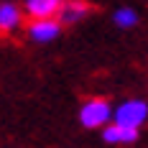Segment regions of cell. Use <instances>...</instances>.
<instances>
[{"label":"cell","instance_id":"obj_1","mask_svg":"<svg viewBox=\"0 0 148 148\" xmlns=\"http://www.w3.org/2000/svg\"><path fill=\"white\" fill-rule=\"evenodd\" d=\"M110 123H118L125 128H135L140 130L148 123V102L140 97H130L125 102H120L118 107H112V120Z\"/></svg>","mask_w":148,"mask_h":148},{"label":"cell","instance_id":"obj_2","mask_svg":"<svg viewBox=\"0 0 148 148\" xmlns=\"http://www.w3.org/2000/svg\"><path fill=\"white\" fill-rule=\"evenodd\" d=\"M110 120H112V105L107 100H102V97L84 100L82 107H79V123L84 128H89V130H100Z\"/></svg>","mask_w":148,"mask_h":148},{"label":"cell","instance_id":"obj_3","mask_svg":"<svg viewBox=\"0 0 148 148\" xmlns=\"http://www.w3.org/2000/svg\"><path fill=\"white\" fill-rule=\"evenodd\" d=\"M28 38L33 44H51V41H56L61 36V23L56 18H33L28 23Z\"/></svg>","mask_w":148,"mask_h":148},{"label":"cell","instance_id":"obj_4","mask_svg":"<svg viewBox=\"0 0 148 148\" xmlns=\"http://www.w3.org/2000/svg\"><path fill=\"white\" fill-rule=\"evenodd\" d=\"M89 13H92V5H89L87 0H64L59 13H56V21H59L61 26H77Z\"/></svg>","mask_w":148,"mask_h":148},{"label":"cell","instance_id":"obj_5","mask_svg":"<svg viewBox=\"0 0 148 148\" xmlns=\"http://www.w3.org/2000/svg\"><path fill=\"white\" fill-rule=\"evenodd\" d=\"M102 130V140L110 143V146H130L140 138V130L135 128H125V125H118V123H107Z\"/></svg>","mask_w":148,"mask_h":148},{"label":"cell","instance_id":"obj_6","mask_svg":"<svg viewBox=\"0 0 148 148\" xmlns=\"http://www.w3.org/2000/svg\"><path fill=\"white\" fill-rule=\"evenodd\" d=\"M23 26V10L18 3L3 0L0 3V33H15Z\"/></svg>","mask_w":148,"mask_h":148},{"label":"cell","instance_id":"obj_7","mask_svg":"<svg viewBox=\"0 0 148 148\" xmlns=\"http://www.w3.org/2000/svg\"><path fill=\"white\" fill-rule=\"evenodd\" d=\"M64 0H23V15L33 18H56Z\"/></svg>","mask_w":148,"mask_h":148},{"label":"cell","instance_id":"obj_8","mask_svg":"<svg viewBox=\"0 0 148 148\" xmlns=\"http://www.w3.org/2000/svg\"><path fill=\"white\" fill-rule=\"evenodd\" d=\"M138 10L135 8H130V5H120V8H115L112 10V23L118 26L120 31H130L138 26Z\"/></svg>","mask_w":148,"mask_h":148}]
</instances>
